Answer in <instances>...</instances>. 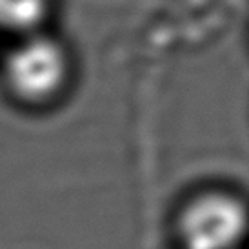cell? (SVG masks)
<instances>
[{"mask_svg":"<svg viewBox=\"0 0 249 249\" xmlns=\"http://www.w3.org/2000/svg\"><path fill=\"white\" fill-rule=\"evenodd\" d=\"M246 228V204L228 189H206L189 196L175 220L180 249H238Z\"/></svg>","mask_w":249,"mask_h":249,"instance_id":"cell-2","label":"cell"},{"mask_svg":"<svg viewBox=\"0 0 249 249\" xmlns=\"http://www.w3.org/2000/svg\"><path fill=\"white\" fill-rule=\"evenodd\" d=\"M53 9V0H0V31L29 35L40 31Z\"/></svg>","mask_w":249,"mask_h":249,"instance_id":"cell-3","label":"cell"},{"mask_svg":"<svg viewBox=\"0 0 249 249\" xmlns=\"http://www.w3.org/2000/svg\"><path fill=\"white\" fill-rule=\"evenodd\" d=\"M73 62L68 48L53 35L35 31L18 36L2 64L4 88L28 107H46L68 89Z\"/></svg>","mask_w":249,"mask_h":249,"instance_id":"cell-1","label":"cell"}]
</instances>
